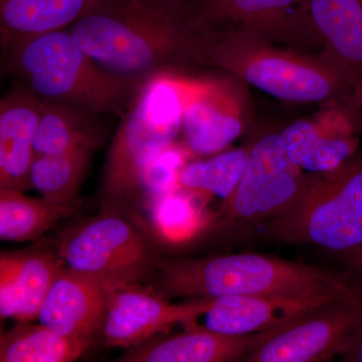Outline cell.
Instances as JSON below:
<instances>
[{
	"label": "cell",
	"mask_w": 362,
	"mask_h": 362,
	"mask_svg": "<svg viewBox=\"0 0 362 362\" xmlns=\"http://www.w3.org/2000/svg\"><path fill=\"white\" fill-rule=\"evenodd\" d=\"M249 157L250 149L228 150L207 160L188 164L181 169L177 185L226 201L242 180Z\"/></svg>",
	"instance_id": "obj_25"
},
{
	"label": "cell",
	"mask_w": 362,
	"mask_h": 362,
	"mask_svg": "<svg viewBox=\"0 0 362 362\" xmlns=\"http://www.w3.org/2000/svg\"><path fill=\"white\" fill-rule=\"evenodd\" d=\"M152 225L168 242H180L199 230L201 216L187 195L169 192L152 199Z\"/></svg>",
	"instance_id": "obj_26"
},
{
	"label": "cell",
	"mask_w": 362,
	"mask_h": 362,
	"mask_svg": "<svg viewBox=\"0 0 362 362\" xmlns=\"http://www.w3.org/2000/svg\"><path fill=\"white\" fill-rule=\"evenodd\" d=\"M156 271L159 291L169 297L361 294L350 272L327 270L252 252L206 259L158 258Z\"/></svg>",
	"instance_id": "obj_2"
},
{
	"label": "cell",
	"mask_w": 362,
	"mask_h": 362,
	"mask_svg": "<svg viewBox=\"0 0 362 362\" xmlns=\"http://www.w3.org/2000/svg\"><path fill=\"white\" fill-rule=\"evenodd\" d=\"M233 78L195 81L183 110L181 132L188 148L209 156L244 132L242 97Z\"/></svg>",
	"instance_id": "obj_12"
},
{
	"label": "cell",
	"mask_w": 362,
	"mask_h": 362,
	"mask_svg": "<svg viewBox=\"0 0 362 362\" xmlns=\"http://www.w3.org/2000/svg\"><path fill=\"white\" fill-rule=\"evenodd\" d=\"M69 270L107 289L139 284L154 273L158 257L144 233L120 214L105 213L70 228L59 243Z\"/></svg>",
	"instance_id": "obj_7"
},
{
	"label": "cell",
	"mask_w": 362,
	"mask_h": 362,
	"mask_svg": "<svg viewBox=\"0 0 362 362\" xmlns=\"http://www.w3.org/2000/svg\"><path fill=\"white\" fill-rule=\"evenodd\" d=\"M54 257L45 252H2L0 315L18 322L37 319L40 306L58 273Z\"/></svg>",
	"instance_id": "obj_16"
},
{
	"label": "cell",
	"mask_w": 362,
	"mask_h": 362,
	"mask_svg": "<svg viewBox=\"0 0 362 362\" xmlns=\"http://www.w3.org/2000/svg\"><path fill=\"white\" fill-rule=\"evenodd\" d=\"M312 30L362 99V0H309Z\"/></svg>",
	"instance_id": "obj_17"
},
{
	"label": "cell",
	"mask_w": 362,
	"mask_h": 362,
	"mask_svg": "<svg viewBox=\"0 0 362 362\" xmlns=\"http://www.w3.org/2000/svg\"><path fill=\"white\" fill-rule=\"evenodd\" d=\"M206 52L211 66L276 99L292 103L341 99L356 107L362 104L354 86L330 59L279 49L254 33L207 32Z\"/></svg>",
	"instance_id": "obj_4"
},
{
	"label": "cell",
	"mask_w": 362,
	"mask_h": 362,
	"mask_svg": "<svg viewBox=\"0 0 362 362\" xmlns=\"http://www.w3.org/2000/svg\"><path fill=\"white\" fill-rule=\"evenodd\" d=\"M74 207L33 199L18 190L0 189V239L28 242L39 239Z\"/></svg>",
	"instance_id": "obj_24"
},
{
	"label": "cell",
	"mask_w": 362,
	"mask_h": 362,
	"mask_svg": "<svg viewBox=\"0 0 362 362\" xmlns=\"http://www.w3.org/2000/svg\"><path fill=\"white\" fill-rule=\"evenodd\" d=\"M259 333V332H258ZM258 333L228 335L206 327L194 328L175 337L144 342L119 359L125 362L242 361L258 339Z\"/></svg>",
	"instance_id": "obj_18"
},
{
	"label": "cell",
	"mask_w": 362,
	"mask_h": 362,
	"mask_svg": "<svg viewBox=\"0 0 362 362\" xmlns=\"http://www.w3.org/2000/svg\"><path fill=\"white\" fill-rule=\"evenodd\" d=\"M266 230L280 242L323 247L351 263L362 252V153L308 177L301 197Z\"/></svg>",
	"instance_id": "obj_6"
},
{
	"label": "cell",
	"mask_w": 362,
	"mask_h": 362,
	"mask_svg": "<svg viewBox=\"0 0 362 362\" xmlns=\"http://www.w3.org/2000/svg\"><path fill=\"white\" fill-rule=\"evenodd\" d=\"M204 32L240 30L267 40L312 35L309 0H187Z\"/></svg>",
	"instance_id": "obj_11"
},
{
	"label": "cell",
	"mask_w": 362,
	"mask_h": 362,
	"mask_svg": "<svg viewBox=\"0 0 362 362\" xmlns=\"http://www.w3.org/2000/svg\"><path fill=\"white\" fill-rule=\"evenodd\" d=\"M100 142L95 117L66 105L45 103L33 142L35 156H57L86 145L99 146Z\"/></svg>",
	"instance_id": "obj_22"
},
{
	"label": "cell",
	"mask_w": 362,
	"mask_h": 362,
	"mask_svg": "<svg viewBox=\"0 0 362 362\" xmlns=\"http://www.w3.org/2000/svg\"><path fill=\"white\" fill-rule=\"evenodd\" d=\"M45 103L21 82L0 102V189L25 192L35 158L33 142Z\"/></svg>",
	"instance_id": "obj_14"
},
{
	"label": "cell",
	"mask_w": 362,
	"mask_h": 362,
	"mask_svg": "<svg viewBox=\"0 0 362 362\" xmlns=\"http://www.w3.org/2000/svg\"><path fill=\"white\" fill-rule=\"evenodd\" d=\"M307 180L290 161L281 134L263 136L250 148L246 170L223 202V214L239 223L272 221L298 201Z\"/></svg>",
	"instance_id": "obj_9"
},
{
	"label": "cell",
	"mask_w": 362,
	"mask_h": 362,
	"mask_svg": "<svg viewBox=\"0 0 362 362\" xmlns=\"http://www.w3.org/2000/svg\"><path fill=\"white\" fill-rule=\"evenodd\" d=\"M344 296L350 295L220 297L213 300L202 316L207 329L228 335H249L274 329L318 305Z\"/></svg>",
	"instance_id": "obj_15"
},
{
	"label": "cell",
	"mask_w": 362,
	"mask_h": 362,
	"mask_svg": "<svg viewBox=\"0 0 362 362\" xmlns=\"http://www.w3.org/2000/svg\"><path fill=\"white\" fill-rule=\"evenodd\" d=\"M182 165V153L173 145L162 152L150 165L143 181L142 190H145L152 199L175 192Z\"/></svg>",
	"instance_id": "obj_27"
},
{
	"label": "cell",
	"mask_w": 362,
	"mask_h": 362,
	"mask_svg": "<svg viewBox=\"0 0 362 362\" xmlns=\"http://www.w3.org/2000/svg\"><path fill=\"white\" fill-rule=\"evenodd\" d=\"M66 30L99 65L125 77H194L211 66L187 0H103Z\"/></svg>",
	"instance_id": "obj_1"
},
{
	"label": "cell",
	"mask_w": 362,
	"mask_h": 362,
	"mask_svg": "<svg viewBox=\"0 0 362 362\" xmlns=\"http://www.w3.org/2000/svg\"><path fill=\"white\" fill-rule=\"evenodd\" d=\"M7 71L45 103L73 107L95 117L122 116L145 81L99 65L68 30L35 35L4 51Z\"/></svg>",
	"instance_id": "obj_3"
},
{
	"label": "cell",
	"mask_w": 362,
	"mask_h": 362,
	"mask_svg": "<svg viewBox=\"0 0 362 362\" xmlns=\"http://www.w3.org/2000/svg\"><path fill=\"white\" fill-rule=\"evenodd\" d=\"M349 265L350 268H351V271L349 272L351 273L357 289L359 290V292H361L362 295V252L357 258L354 259Z\"/></svg>",
	"instance_id": "obj_29"
},
{
	"label": "cell",
	"mask_w": 362,
	"mask_h": 362,
	"mask_svg": "<svg viewBox=\"0 0 362 362\" xmlns=\"http://www.w3.org/2000/svg\"><path fill=\"white\" fill-rule=\"evenodd\" d=\"M197 78L159 75L147 78L121 116L105 163L102 190L112 202L142 192L145 175L180 134L185 103Z\"/></svg>",
	"instance_id": "obj_5"
},
{
	"label": "cell",
	"mask_w": 362,
	"mask_h": 362,
	"mask_svg": "<svg viewBox=\"0 0 362 362\" xmlns=\"http://www.w3.org/2000/svg\"><path fill=\"white\" fill-rule=\"evenodd\" d=\"M108 291L101 283L59 267L37 319L63 337L94 343L103 331Z\"/></svg>",
	"instance_id": "obj_13"
},
{
	"label": "cell",
	"mask_w": 362,
	"mask_h": 362,
	"mask_svg": "<svg viewBox=\"0 0 362 362\" xmlns=\"http://www.w3.org/2000/svg\"><path fill=\"white\" fill-rule=\"evenodd\" d=\"M337 356L342 361L362 362V320L343 343Z\"/></svg>",
	"instance_id": "obj_28"
},
{
	"label": "cell",
	"mask_w": 362,
	"mask_h": 362,
	"mask_svg": "<svg viewBox=\"0 0 362 362\" xmlns=\"http://www.w3.org/2000/svg\"><path fill=\"white\" fill-rule=\"evenodd\" d=\"M362 320V296L350 295L318 305L290 322L258 333L244 362H318L338 350Z\"/></svg>",
	"instance_id": "obj_8"
},
{
	"label": "cell",
	"mask_w": 362,
	"mask_h": 362,
	"mask_svg": "<svg viewBox=\"0 0 362 362\" xmlns=\"http://www.w3.org/2000/svg\"><path fill=\"white\" fill-rule=\"evenodd\" d=\"M103 0H0L2 51L30 37L66 30Z\"/></svg>",
	"instance_id": "obj_19"
},
{
	"label": "cell",
	"mask_w": 362,
	"mask_h": 362,
	"mask_svg": "<svg viewBox=\"0 0 362 362\" xmlns=\"http://www.w3.org/2000/svg\"><path fill=\"white\" fill-rule=\"evenodd\" d=\"M214 299H192L169 303L163 295L139 284L108 291L103 337L106 346L132 349L148 341L156 333L176 323H194L209 308Z\"/></svg>",
	"instance_id": "obj_10"
},
{
	"label": "cell",
	"mask_w": 362,
	"mask_h": 362,
	"mask_svg": "<svg viewBox=\"0 0 362 362\" xmlns=\"http://www.w3.org/2000/svg\"><path fill=\"white\" fill-rule=\"evenodd\" d=\"M93 343L71 339L40 324L18 322L0 337L1 362L77 361Z\"/></svg>",
	"instance_id": "obj_21"
},
{
	"label": "cell",
	"mask_w": 362,
	"mask_h": 362,
	"mask_svg": "<svg viewBox=\"0 0 362 362\" xmlns=\"http://www.w3.org/2000/svg\"><path fill=\"white\" fill-rule=\"evenodd\" d=\"M97 147L86 145L57 156H35L30 168V187L52 204L73 206Z\"/></svg>",
	"instance_id": "obj_23"
},
{
	"label": "cell",
	"mask_w": 362,
	"mask_h": 362,
	"mask_svg": "<svg viewBox=\"0 0 362 362\" xmlns=\"http://www.w3.org/2000/svg\"><path fill=\"white\" fill-rule=\"evenodd\" d=\"M280 134L290 161L313 175L334 170L356 153L351 132L327 133L312 121H296Z\"/></svg>",
	"instance_id": "obj_20"
}]
</instances>
